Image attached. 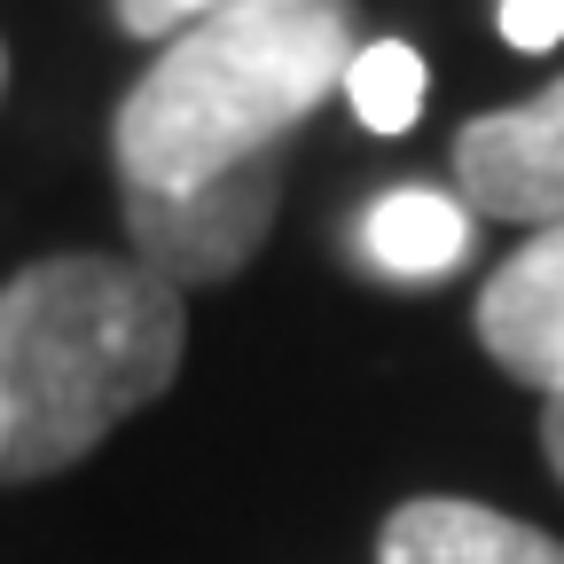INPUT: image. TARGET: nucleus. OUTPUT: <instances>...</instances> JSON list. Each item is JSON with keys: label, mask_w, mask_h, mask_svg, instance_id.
<instances>
[{"label": "nucleus", "mask_w": 564, "mask_h": 564, "mask_svg": "<svg viewBox=\"0 0 564 564\" xmlns=\"http://www.w3.org/2000/svg\"><path fill=\"white\" fill-rule=\"evenodd\" d=\"M188 345V306L141 259L63 251L0 282V400H9V470L55 478L141 415Z\"/></svg>", "instance_id": "obj_2"}, {"label": "nucleus", "mask_w": 564, "mask_h": 564, "mask_svg": "<svg viewBox=\"0 0 564 564\" xmlns=\"http://www.w3.org/2000/svg\"><path fill=\"white\" fill-rule=\"evenodd\" d=\"M0 87H9V55H0Z\"/></svg>", "instance_id": "obj_13"}, {"label": "nucleus", "mask_w": 564, "mask_h": 564, "mask_svg": "<svg viewBox=\"0 0 564 564\" xmlns=\"http://www.w3.org/2000/svg\"><path fill=\"white\" fill-rule=\"evenodd\" d=\"M274 204H282V150L204 181V188H181V196L126 188V243L158 282L196 291V282H228L259 259Z\"/></svg>", "instance_id": "obj_3"}, {"label": "nucleus", "mask_w": 564, "mask_h": 564, "mask_svg": "<svg viewBox=\"0 0 564 564\" xmlns=\"http://www.w3.org/2000/svg\"><path fill=\"white\" fill-rule=\"evenodd\" d=\"M220 9H236V0H118V24L141 40H181L188 24L220 17Z\"/></svg>", "instance_id": "obj_9"}, {"label": "nucleus", "mask_w": 564, "mask_h": 564, "mask_svg": "<svg viewBox=\"0 0 564 564\" xmlns=\"http://www.w3.org/2000/svg\"><path fill=\"white\" fill-rule=\"evenodd\" d=\"M337 95L352 102V118H361L369 133H408L423 95H432V79H423V55L408 40H361V55H352Z\"/></svg>", "instance_id": "obj_8"}, {"label": "nucleus", "mask_w": 564, "mask_h": 564, "mask_svg": "<svg viewBox=\"0 0 564 564\" xmlns=\"http://www.w3.org/2000/svg\"><path fill=\"white\" fill-rule=\"evenodd\" d=\"M352 243L384 282H440L470 251V204H455L440 188H392L361 212Z\"/></svg>", "instance_id": "obj_7"}, {"label": "nucleus", "mask_w": 564, "mask_h": 564, "mask_svg": "<svg viewBox=\"0 0 564 564\" xmlns=\"http://www.w3.org/2000/svg\"><path fill=\"white\" fill-rule=\"evenodd\" d=\"M478 345L494 369L533 384L541 400L564 392V220L525 236L478 291Z\"/></svg>", "instance_id": "obj_5"}, {"label": "nucleus", "mask_w": 564, "mask_h": 564, "mask_svg": "<svg viewBox=\"0 0 564 564\" xmlns=\"http://www.w3.org/2000/svg\"><path fill=\"white\" fill-rule=\"evenodd\" d=\"M502 9V40L525 47V55H549L564 47V0H494Z\"/></svg>", "instance_id": "obj_10"}, {"label": "nucleus", "mask_w": 564, "mask_h": 564, "mask_svg": "<svg viewBox=\"0 0 564 564\" xmlns=\"http://www.w3.org/2000/svg\"><path fill=\"white\" fill-rule=\"evenodd\" d=\"M455 181H463V204L486 220L556 228L564 220V79L518 110L470 118L455 133Z\"/></svg>", "instance_id": "obj_4"}, {"label": "nucleus", "mask_w": 564, "mask_h": 564, "mask_svg": "<svg viewBox=\"0 0 564 564\" xmlns=\"http://www.w3.org/2000/svg\"><path fill=\"white\" fill-rule=\"evenodd\" d=\"M377 564H564V541L486 502L423 494V502H400L384 518Z\"/></svg>", "instance_id": "obj_6"}, {"label": "nucleus", "mask_w": 564, "mask_h": 564, "mask_svg": "<svg viewBox=\"0 0 564 564\" xmlns=\"http://www.w3.org/2000/svg\"><path fill=\"white\" fill-rule=\"evenodd\" d=\"M541 455H549V470L564 478V392L541 408Z\"/></svg>", "instance_id": "obj_11"}, {"label": "nucleus", "mask_w": 564, "mask_h": 564, "mask_svg": "<svg viewBox=\"0 0 564 564\" xmlns=\"http://www.w3.org/2000/svg\"><path fill=\"white\" fill-rule=\"evenodd\" d=\"M352 55H361L352 0H236L188 24L118 102V188L181 196L251 158H274L282 133L345 87Z\"/></svg>", "instance_id": "obj_1"}, {"label": "nucleus", "mask_w": 564, "mask_h": 564, "mask_svg": "<svg viewBox=\"0 0 564 564\" xmlns=\"http://www.w3.org/2000/svg\"><path fill=\"white\" fill-rule=\"evenodd\" d=\"M0 470H9V400H0Z\"/></svg>", "instance_id": "obj_12"}]
</instances>
